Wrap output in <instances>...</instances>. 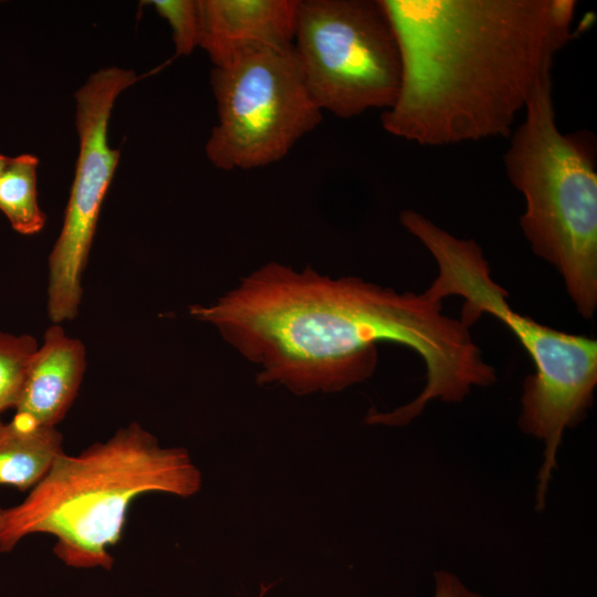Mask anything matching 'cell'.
Listing matches in <instances>:
<instances>
[{"label":"cell","mask_w":597,"mask_h":597,"mask_svg":"<svg viewBox=\"0 0 597 597\" xmlns=\"http://www.w3.org/2000/svg\"><path fill=\"white\" fill-rule=\"evenodd\" d=\"M189 313L258 365L260 384H282L296 395L338 391L369 378L377 343L411 348L425 363L426 385L397 408L406 423L430 400L460 402L472 387L496 381L469 327L425 292L399 293L358 277L332 279L269 262Z\"/></svg>","instance_id":"6da1fadb"},{"label":"cell","mask_w":597,"mask_h":597,"mask_svg":"<svg viewBox=\"0 0 597 597\" xmlns=\"http://www.w3.org/2000/svg\"><path fill=\"white\" fill-rule=\"evenodd\" d=\"M401 82L383 128L426 146L510 137L558 50L574 0H379Z\"/></svg>","instance_id":"7a4b0ae2"},{"label":"cell","mask_w":597,"mask_h":597,"mask_svg":"<svg viewBox=\"0 0 597 597\" xmlns=\"http://www.w3.org/2000/svg\"><path fill=\"white\" fill-rule=\"evenodd\" d=\"M202 478L184 448L161 447L137 422L76 455L63 452L18 504L0 506V552L29 535L54 537L53 553L73 568L109 570L133 502L148 493L195 495Z\"/></svg>","instance_id":"3957f363"},{"label":"cell","mask_w":597,"mask_h":597,"mask_svg":"<svg viewBox=\"0 0 597 597\" xmlns=\"http://www.w3.org/2000/svg\"><path fill=\"white\" fill-rule=\"evenodd\" d=\"M399 219L437 262L438 274L425 293L441 302L450 295L463 297L459 320L467 327L484 313L493 315L512 331L534 363L535 373L523 384L517 423L545 446L535 493L536 511H542L553 470L557 469L563 433L579 425L594 404L597 342L515 312L506 290L491 277L475 241L459 239L411 209L404 210Z\"/></svg>","instance_id":"277c9868"},{"label":"cell","mask_w":597,"mask_h":597,"mask_svg":"<svg viewBox=\"0 0 597 597\" xmlns=\"http://www.w3.org/2000/svg\"><path fill=\"white\" fill-rule=\"evenodd\" d=\"M511 134L504 165L523 195L521 228L533 252L562 275L578 313L597 308V171L595 138L559 130L552 75L537 83Z\"/></svg>","instance_id":"5b68a950"},{"label":"cell","mask_w":597,"mask_h":597,"mask_svg":"<svg viewBox=\"0 0 597 597\" xmlns=\"http://www.w3.org/2000/svg\"><path fill=\"white\" fill-rule=\"evenodd\" d=\"M218 124L206 144L211 164L249 170L283 159L322 121L293 44L238 53L211 72Z\"/></svg>","instance_id":"8992f818"},{"label":"cell","mask_w":597,"mask_h":597,"mask_svg":"<svg viewBox=\"0 0 597 597\" xmlns=\"http://www.w3.org/2000/svg\"><path fill=\"white\" fill-rule=\"evenodd\" d=\"M293 48L322 112L347 119L394 104L401 59L379 0H298Z\"/></svg>","instance_id":"52a82bcc"},{"label":"cell","mask_w":597,"mask_h":597,"mask_svg":"<svg viewBox=\"0 0 597 597\" xmlns=\"http://www.w3.org/2000/svg\"><path fill=\"white\" fill-rule=\"evenodd\" d=\"M137 80L130 70L105 67L75 93L80 153L63 226L49 256L48 314L54 324L77 315L82 276L121 157L108 144V121L117 96Z\"/></svg>","instance_id":"ba28073f"},{"label":"cell","mask_w":597,"mask_h":597,"mask_svg":"<svg viewBox=\"0 0 597 597\" xmlns=\"http://www.w3.org/2000/svg\"><path fill=\"white\" fill-rule=\"evenodd\" d=\"M298 0H198L199 41L214 66L259 46L292 45Z\"/></svg>","instance_id":"9c48e42d"},{"label":"cell","mask_w":597,"mask_h":597,"mask_svg":"<svg viewBox=\"0 0 597 597\" xmlns=\"http://www.w3.org/2000/svg\"><path fill=\"white\" fill-rule=\"evenodd\" d=\"M85 368L83 343L53 323L29 364L13 420L56 427L76 398Z\"/></svg>","instance_id":"30bf717a"},{"label":"cell","mask_w":597,"mask_h":597,"mask_svg":"<svg viewBox=\"0 0 597 597\" xmlns=\"http://www.w3.org/2000/svg\"><path fill=\"white\" fill-rule=\"evenodd\" d=\"M56 427L11 420L0 432V486L31 490L64 452Z\"/></svg>","instance_id":"8fae6325"},{"label":"cell","mask_w":597,"mask_h":597,"mask_svg":"<svg viewBox=\"0 0 597 597\" xmlns=\"http://www.w3.org/2000/svg\"><path fill=\"white\" fill-rule=\"evenodd\" d=\"M38 158L23 154L10 158L0 171V210L19 233L32 235L40 232L46 216L38 203Z\"/></svg>","instance_id":"7c38bea8"},{"label":"cell","mask_w":597,"mask_h":597,"mask_svg":"<svg viewBox=\"0 0 597 597\" xmlns=\"http://www.w3.org/2000/svg\"><path fill=\"white\" fill-rule=\"evenodd\" d=\"M38 347L36 339L31 335L0 331V412L14 409Z\"/></svg>","instance_id":"4fadbf2b"},{"label":"cell","mask_w":597,"mask_h":597,"mask_svg":"<svg viewBox=\"0 0 597 597\" xmlns=\"http://www.w3.org/2000/svg\"><path fill=\"white\" fill-rule=\"evenodd\" d=\"M157 13L166 19L172 31L176 55H188L199 41L198 0H153Z\"/></svg>","instance_id":"5bb4252c"},{"label":"cell","mask_w":597,"mask_h":597,"mask_svg":"<svg viewBox=\"0 0 597 597\" xmlns=\"http://www.w3.org/2000/svg\"><path fill=\"white\" fill-rule=\"evenodd\" d=\"M433 578V597H483L481 594L469 589L453 573L437 570Z\"/></svg>","instance_id":"9a60e30c"},{"label":"cell","mask_w":597,"mask_h":597,"mask_svg":"<svg viewBox=\"0 0 597 597\" xmlns=\"http://www.w3.org/2000/svg\"><path fill=\"white\" fill-rule=\"evenodd\" d=\"M10 157L3 156L0 154V171L3 169V167L8 164Z\"/></svg>","instance_id":"2e32d148"},{"label":"cell","mask_w":597,"mask_h":597,"mask_svg":"<svg viewBox=\"0 0 597 597\" xmlns=\"http://www.w3.org/2000/svg\"><path fill=\"white\" fill-rule=\"evenodd\" d=\"M4 425H6V423H3V422L1 421V419H0V432H1V430L3 429Z\"/></svg>","instance_id":"e0dca14e"},{"label":"cell","mask_w":597,"mask_h":597,"mask_svg":"<svg viewBox=\"0 0 597 597\" xmlns=\"http://www.w3.org/2000/svg\"><path fill=\"white\" fill-rule=\"evenodd\" d=\"M265 590H266V588L264 587V590H263V593L261 594V596H260V597H262V596H263V594H264V591H265Z\"/></svg>","instance_id":"ac0fdd59"}]
</instances>
